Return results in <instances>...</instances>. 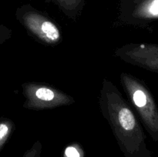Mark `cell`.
I'll return each mask as SVG.
<instances>
[{
    "mask_svg": "<svg viewBox=\"0 0 158 157\" xmlns=\"http://www.w3.org/2000/svg\"><path fill=\"white\" fill-rule=\"evenodd\" d=\"M45 2L56 6L68 18L76 19L81 14L86 0H45Z\"/></svg>",
    "mask_w": 158,
    "mask_h": 157,
    "instance_id": "cell-7",
    "label": "cell"
},
{
    "mask_svg": "<svg viewBox=\"0 0 158 157\" xmlns=\"http://www.w3.org/2000/svg\"><path fill=\"white\" fill-rule=\"evenodd\" d=\"M120 82L151 138L158 141V107L144 83L131 74L122 72Z\"/></svg>",
    "mask_w": 158,
    "mask_h": 157,
    "instance_id": "cell-2",
    "label": "cell"
},
{
    "mask_svg": "<svg viewBox=\"0 0 158 157\" xmlns=\"http://www.w3.org/2000/svg\"><path fill=\"white\" fill-rule=\"evenodd\" d=\"M118 19L140 27L158 19V0H120Z\"/></svg>",
    "mask_w": 158,
    "mask_h": 157,
    "instance_id": "cell-5",
    "label": "cell"
},
{
    "mask_svg": "<svg viewBox=\"0 0 158 157\" xmlns=\"http://www.w3.org/2000/svg\"><path fill=\"white\" fill-rule=\"evenodd\" d=\"M11 35H12V31L10 29L3 26H0V43L10 38Z\"/></svg>",
    "mask_w": 158,
    "mask_h": 157,
    "instance_id": "cell-9",
    "label": "cell"
},
{
    "mask_svg": "<svg viewBox=\"0 0 158 157\" xmlns=\"http://www.w3.org/2000/svg\"><path fill=\"white\" fill-rule=\"evenodd\" d=\"M14 125L12 121L6 119L0 122V147L6 143L13 130Z\"/></svg>",
    "mask_w": 158,
    "mask_h": 157,
    "instance_id": "cell-8",
    "label": "cell"
},
{
    "mask_svg": "<svg viewBox=\"0 0 158 157\" xmlns=\"http://www.w3.org/2000/svg\"><path fill=\"white\" fill-rule=\"evenodd\" d=\"M115 55L126 62L158 73V44L130 43L118 48Z\"/></svg>",
    "mask_w": 158,
    "mask_h": 157,
    "instance_id": "cell-6",
    "label": "cell"
},
{
    "mask_svg": "<svg viewBox=\"0 0 158 157\" xmlns=\"http://www.w3.org/2000/svg\"><path fill=\"white\" fill-rule=\"evenodd\" d=\"M100 111L116 138L128 151H147L145 135L140 123L119 89L104 78L99 98Z\"/></svg>",
    "mask_w": 158,
    "mask_h": 157,
    "instance_id": "cell-1",
    "label": "cell"
},
{
    "mask_svg": "<svg viewBox=\"0 0 158 157\" xmlns=\"http://www.w3.org/2000/svg\"><path fill=\"white\" fill-rule=\"evenodd\" d=\"M22 87L25 97L23 107L31 110L53 109L69 106L75 103V100L71 95L49 84L25 83L22 85Z\"/></svg>",
    "mask_w": 158,
    "mask_h": 157,
    "instance_id": "cell-4",
    "label": "cell"
},
{
    "mask_svg": "<svg viewBox=\"0 0 158 157\" xmlns=\"http://www.w3.org/2000/svg\"><path fill=\"white\" fill-rule=\"evenodd\" d=\"M15 15L28 33L40 42L50 46L61 42V31L55 22L32 5L19 6L16 9Z\"/></svg>",
    "mask_w": 158,
    "mask_h": 157,
    "instance_id": "cell-3",
    "label": "cell"
},
{
    "mask_svg": "<svg viewBox=\"0 0 158 157\" xmlns=\"http://www.w3.org/2000/svg\"><path fill=\"white\" fill-rule=\"evenodd\" d=\"M65 153H66V157H80L79 151L73 146H69L66 148Z\"/></svg>",
    "mask_w": 158,
    "mask_h": 157,
    "instance_id": "cell-10",
    "label": "cell"
}]
</instances>
